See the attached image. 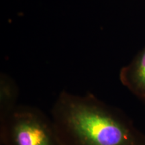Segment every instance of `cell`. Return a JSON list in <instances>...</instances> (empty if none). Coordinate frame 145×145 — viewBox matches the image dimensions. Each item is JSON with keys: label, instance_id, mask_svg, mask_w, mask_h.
I'll return each instance as SVG.
<instances>
[{"label": "cell", "instance_id": "4", "mask_svg": "<svg viewBox=\"0 0 145 145\" xmlns=\"http://www.w3.org/2000/svg\"><path fill=\"white\" fill-rule=\"evenodd\" d=\"M18 88L13 79L5 73L0 76V123L3 122L18 106Z\"/></svg>", "mask_w": 145, "mask_h": 145}, {"label": "cell", "instance_id": "2", "mask_svg": "<svg viewBox=\"0 0 145 145\" xmlns=\"http://www.w3.org/2000/svg\"><path fill=\"white\" fill-rule=\"evenodd\" d=\"M0 139L1 145H63L51 117L26 105L0 123Z\"/></svg>", "mask_w": 145, "mask_h": 145}, {"label": "cell", "instance_id": "1", "mask_svg": "<svg viewBox=\"0 0 145 145\" xmlns=\"http://www.w3.org/2000/svg\"><path fill=\"white\" fill-rule=\"evenodd\" d=\"M51 118L63 145H145V134L124 113L90 93L61 91Z\"/></svg>", "mask_w": 145, "mask_h": 145}, {"label": "cell", "instance_id": "3", "mask_svg": "<svg viewBox=\"0 0 145 145\" xmlns=\"http://www.w3.org/2000/svg\"><path fill=\"white\" fill-rule=\"evenodd\" d=\"M119 77L123 86L145 101V47L121 69Z\"/></svg>", "mask_w": 145, "mask_h": 145}]
</instances>
